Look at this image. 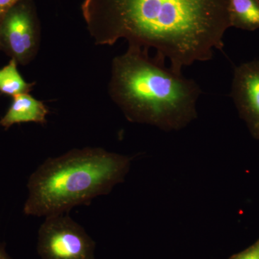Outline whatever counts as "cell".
<instances>
[{
    "mask_svg": "<svg viewBox=\"0 0 259 259\" xmlns=\"http://www.w3.org/2000/svg\"><path fill=\"white\" fill-rule=\"evenodd\" d=\"M132 160L100 148L72 149L48 158L29 178L24 214L49 217L88 205L125 181Z\"/></svg>",
    "mask_w": 259,
    "mask_h": 259,
    "instance_id": "3",
    "label": "cell"
},
{
    "mask_svg": "<svg viewBox=\"0 0 259 259\" xmlns=\"http://www.w3.org/2000/svg\"><path fill=\"white\" fill-rule=\"evenodd\" d=\"M18 62L11 59L9 64L0 69V93L15 97L22 94H28L35 83H28L19 73Z\"/></svg>",
    "mask_w": 259,
    "mask_h": 259,
    "instance_id": "9",
    "label": "cell"
},
{
    "mask_svg": "<svg viewBox=\"0 0 259 259\" xmlns=\"http://www.w3.org/2000/svg\"><path fill=\"white\" fill-rule=\"evenodd\" d=\"M49 108L41 101L35 100L29 94H22L13 97V101L4 117L0 120V125L9 129L14 124L23 122L47 123Z\"/></svg>",
    "mask_w": 259,
    "mask_h": 259,
    "instance_id": "7",
    "label": "cell"
},
{
    "mask_svg": "<svg viewBox=\"0 0 259 259\" xmlns=\"http://www.w3.org/2000/svg\"><path fill=\"white\" fill-rule=\"evenodd\" d=\"M40 35V26L32 0L20 2L0 20L1 49L18 64H28L35 58Z\"/></svg>",
    "mask_w": 259,
    "mask_h": 259,
    "instance_id": "5",
    "label": "cell"
},
{
    "mask_svg": "<svg viewBox=\"0 0 259 259\" xmlns=\"http://www.w3.org/2000/svg\"><path fill=\"white\" fill-rule=\"evenodd\" d=\"M231 26L245 30L259 28V3L256 0H228Z\"/></svg>",
    "mask_w": 259,
    "mask_h": 259,
    "instance_id": "8",
    "label": "cell"
},
{
    "mask_svg": "<svg viewBox=\"0 0 259 259\" xmlns=\"http://www.w3.org/2000/svg\"><path fill=\"white\" fill-rule=\"evenodd\" d=\"M228 259H259V238L246 249L232 255Z\"/></svg>",
    "mask_w": 259,
    "mask_h": 259,
    "instance_id": "10",
    "label": "cell"
},
{
    "mask_svg": "<svg viewBox=\"0 0 259 259\" xmlns=\"http://www.w3.org/2000/svg\"><path fill=\"white\" fill-rule=\"evenodd\" d=\"M23 0H0V20L11 8Z\"/></svg>",
    "mask_w": 259,
    "mask_h": 259,
    "instance_id": "11",
    "label": "cell"
},
{
    "mask_svg": "<svg viewBox=\"0 0 259 259\" xmlns=\"http://www.w3.org/2000/svg\"><path fill=\"white\" fill-rule=\"evenodd\" d=\"M0 259H12L5 251L4 244H0Z\"/></svg>",
    "mask_w": 259,
    "mask_h": 259,
    "instance_id": "12",
    "label": "cell"
},
{
    "mask_svg": "<svg viewBox=\"0 0 259 259\" xmlns=\"http://www.w3.org/2000/svg\"><path fill=\"white\" fill-rule=\"evenodd\" d=\"M0 50H2V49H1V46H0Z\"/></svg>",
    "mask_w": 259,
    "mask_h": 259,
    "instance_id": "13",
    "label": "cell"
},
{
    "mask_svg": "<svg viewBox=\"0 0 259 259\" xmlns=\"http://www.w3.org/2000/svg\"><path fill=\"white\" fill-rule=\"evenodd\" d=\"M95 243L84 229L64 214L46 217L38 231L41 259H94Z\"/></svg>",
    "mask_w": 259,
    "mask_h": 259,
    "instance_id": "4",
    "label": "cell"
},
{
    "mask_svg": "<svg viewBox=\"0 0 259 259\" xmlns=\"http://www.w3.org/2000/svg\"><path fill=\"white\" fill-rule=\"evenodd\" d=\"M81 10L96 45L126 39L129 45L155 49V58L168 59L179 74L211 60L231 26L228 0H84Z\"/></svg>",
    "mask_w": 259,
    "mask_h": 259,
    "instance_id": "1",
    "label": "cell"
},
{
    "mask_svg": "<svg viewBox=\"0 0 259 259\" xmlns=\"http://www.w3.org/2000/svg\"><path fill=\"white\" fill-rule=\"evenodd\" d=\"M231 95L250 134L259 140V60L237 66L233 74Z\"/></svg>",
    "mask_w": 259,
    "mask_h": 259,
    "instance_id": "6",
    "label": "cell"
},
{
    "mask_svg": "<svg viewBox=\"0 0 259 259\" xmlns=\"http://www.w3.org/2000/svg\"><path fill=\"white\" fill-rule=\"evenodd\" d=\"M164 63L150 57L148 50L129 45L112 61L109 94L130 122L179 131L197 118L202 90Z\"/></svg>",
    "mask_w": 259,
    "mask_h": 259,
    "instance_id": "2",
    "label": "cell"
}]
</instances>
